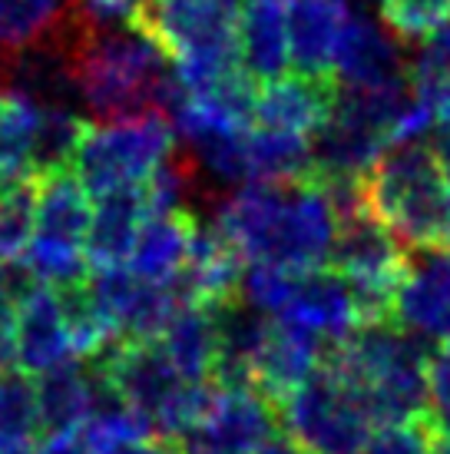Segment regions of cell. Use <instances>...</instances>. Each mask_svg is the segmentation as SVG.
<instances>
[{
    "mask_svg": "<svg viewBox=\"0 0 450 454\" xmlns=\"http://www.w3.org/2000/svg\"><path fill=\"white\" fill-rule=\"evenodd\" d=\"M215 226L249 265L305 276L331 262L338 209L318 179L249 183L222 202Z\"/></svg>",
    "mask_w": 450,
    "mask_h": 454,
    "instance_id": "cell-1",
    "label": "cell"
},
{
    "mask_svg": "<svg viewBox=\"0 0 450 454\" xmlns=\"http://www.w3.org/2000/svg\"><path fill=\"white\" fill-rule=\"evenodd\" d=\"M97 379L120 398L123 404L136 408L143 415L156 418L169 398H173L182 379L169 365L159 341H129L120 339L97 358Z\"/></svg>",
    "mask_w": 450,
    "mask_h": 454,
    "instance_id": "cell-11",
    "label": "cell"
},
{
    "mask_svg": "<svg viewBox=\"0 0 450 454\" xmlns=\"http://www.w3.org/2000/svg\"><path fill=\"white\" fill-rule=\"evenodd\" d=\"M57 299H60L63 325H66V335H70L74 355L100 358L112 341H120V335H116L110 325V318L103 316L100 302L93 299L89 282L60 286V289H57Z\"/></svg>",
    "mask_w": 450,
    "mask_h": 454,
    "instance_id": "cell-26",
    "label": "cell"
},
{
    "mask_svg": "<svg viewBox=\"0 0 450 454\" xmlns=\"http://www.w3.org/2000/svg\"><path fill=\"white\" fill-rule=\"evenodd\" d=\"M17 362V305L0 292V372Z\"/></svg>",
    "mask_w": 450,
    "mask_h": 454,
    "instance_id": "cell-35",
    "label": "cell"
},
{
    "mask_svg": "<svg viewBox=\"0 0 450 454\" xmlns=\"http://www.w3.org/2000/svg\"><path fill=\"white\" fill-rule=\"evenodd\" d=\"M166 53L139 34H106L87 27L66 57L80 97L100 120L120 123L169 114L179 80Z\"/></svg>",
    "mask_w": 450,
    "mask_h": 454,
    "instance_id": "cell-2",
    "label": "cell"
},
{
    "mask_svg": "<svg viewBox=\"0 0 450 454\" xmlns=\"http://www.w3.org/2000/svg\"><path fill=\"white\" fill-rule=\"evenodd\" d=\"M335 103L338 83L331 76H278L255 90L252 127L314 143L335 114Z\"/></svg>",
    "mask_w": 450,
    "mask_h": 454,
    "instance_id": "cell-12",
    "label": "cell"
},
{
    "mask_svg": "<svg viewBox=\"0 0 450 454\" xmlns=\"http://www.w3.org/2000/svg\"><path fill=\"white\" fill-rule=\"evenodd\" d=\"M40 176L0 186V265L20 262L37 232Z\"/></svg>",
    "mask_w": 450,
    "mask_h": 454,
    "instance_id": "cell-28",
    "label": "cell"
},
{
    "mask_svg": "<svg viewBox=\"0 0 450 454\" xmlns=\"http://www.w3.org/2000/svg\"><path fill=\"white\" fill-rule=\"evenodd\" d=\"M255 454H305V451H301L299 444L288 438L285 431H275V434H272L268 442L255 448Z\"/></svg>",
    "mask_w": 450,
    "mask_h": 454,
    "instance_id": "cell-38",
    "label": "cell"
},
{
    "mask_svg": "<svg viewBox=\"0 0 450 454\" xmlns=\"http://www.w3.org/2000/svg\"><path fill=\"white\" fill-rule=\"evenodd\" d=\"M335 80H341L345 90H388L411 83V70L404 67L394 34L377 24L358 0L338 47Z\"/></svg>",
    "mask_w": 450,
    "mask_h": 454,
    "instance_id": "cell-13",
    "label": "cell"
},
{
    "mask_svg": "<svg viewBox=\"0 0 450 454\" xmlns=\"http://www.w3.org/2000/svg\"><path fill=\"white\" fill-rule=\"evenodd\" d=\"M427 421L450 438V341L427 352Z\"/></svg>",
    "mask_w": 450,
    "mask_h": 454,
    "instance_id": "cell-32",
    "label": "cell"
},
{
    "mask_svg": "<svg viewBox=\"0 0 450 454\" xmlns=\"http://www.w3.org/2000/svg\"><path fill=\"white\" fill-rule=\"evenodd\" d=\"M37 434V381L27 372H0V454L30 448Z\"/></svg>",
    "mask_w": 450,
    "mask_h": 454,
    "instance_id": "cell-27",
    "label": "cell"
},
{
    "mask_svg": "<svg viewBox=\"0 0 450 454\" xmlns=\"http://www.w3.org/2000/svg\"><path fill=\"white\" fill-rule=\"evenodd\" d=\"M93 385H97V404L87 425L80 428V442L87 444L93 454H123L136 444H146L156 438L152 421L143 411L123 404L112 395L93 372Z\"/></svg>",
    "mask_w": 450,
    "mask_h": 454,
    "instance_id": "cell-25",
    "label": "cell"
},
{
    "mask_svg": "<svg viewBox=\"0 0 450 454\" xmlns=\"http://www.w3.org/2000/svg\"><path fill=\"white\" fill-rule=\"evenodd\" d=\"M57 0H0V51L34 47L57 24Z\"/></svg>",
    "mask_w": 450,
    "mask_h": 454,
    "instance_id": "cell-30",
    "label": "cell"
},
{
    "mask_svg": "<svg viewBox=\"0 0 450 454\" xmlns=\"http://www.w3.org/2000/svg\"><path fill=\"white\" fill-rule=\"evenodd\" d=\"M275 322L308 335L328 355L361 325V312L348 278H341L335 269H318V272L299 276L295 292L275 316Z\"/></svg>",
    "mask_w": 450,
    "mask_h": 454,
    "instance_id": "cell-10",
    "label": "cell"
},
{
    "mask_svg": "<svg viewBox=\"0 0 450 454\" xmlns=\"http://www.w3.org/2000/svg\"><path fill=\"white\" fill-rule=\"evenodd\" d=\"M394 325L421 341H450V253H411L394 299Z\"/></svg>",
    "mask_w": 450,
    "mask_h": 454,
    "instance_id": "cell-14",
    "label": "cell"
},
{
    "mask_svg": "<svg viewBox=\"0 0 450 454\" xmlns=\"http://www.w3.org/2000/svg\"><path fill=\"white\" fill-rule=\"evenodd\" d=\"M40 123H43V103L27 93H0V186L17 179H34L37 160Z\"/></svg>",
    "mask_w": 450,
    "mask_h": 454,
    "instance_id": "cell-24",
    "label": "cell"
},
{
    "mask_svg": "<svg viewBox=\"0 0 450 454\" xmlns=\"http://www.w3.org/2000/svg\"><path fill=\"white\" fill-rule=\"evenodd\" d=\"M431 454H450V438L434 434V438H431Z\"/></svg>",
    "mask_w": 450,
    "mask_h": 454,
    "instance_id": "cell-40",
    "label": "cell"
},
{
    "mask_svg": "<svg viewBox=\"0 0 450 454\" xmlns=\"http://www.w3.org/2000/svg\"><path fill=\"white\" fill-rule=\"evenodd\" d=\"M278 418L305 454H361L375 431L358 391L325 365L288 395Z\"/></svg>",
    "mask_w": 450,
    "mask_h": 454,
    "instance_id": "cell-7",
    "label": "cell"
},
{
    "mask_svg": "<svg viewBox=\"0 0 450 454\" xmlns=\"http://www.w3.org/2000/svg\"><path fill=\"white\" fill-rule=\"evenodd\" d=\"M381 20L398 40L424 43L450 24V0H381Z\"/></svg>",
    "mask_w": 450,
    "mask_h": 454,
    "instance_id": "cell-31",
    "label": "cell"
},
{
    "mask_svg": "<svg viewBox=\"0 0 450 454\" xmlns=\"http://www.w3.org/2000/svg\"><path fill=\"white\" fill-rule=\"evenodd\" d=\"M87 282L112 332L129 341H159L173 318L186 309L175 282H146L129 269L89 272Z\"/></svg>",
    "mask_w": 450,
    "mask_h": 454,
    "instance_id": "cell-8",
    "label": "cell"
},
{
    "mask_svg": "<svg viewBox=\"0 0 450 454\" xmlns=\"http://www.w3.org/2000/svg\"><path fill=\"white\" fill-rule=\"evenodd\" d=\"M43 454H93V451L80 442V434H63V438L43 442Z\"/></svg>",
    "mask_w": 450,
    "mask_h": 454,
    "instance_id": "cell-37",
    "label": "cell"
},
{
    "mask_svg": "<svg viewBox=\"0 0 450 454\" xmlns=\"http://www.w3.org/2000/svg\"><path fill=\"white\" fill-rule=\"evenodd\" d=\"M361 202L404 249L450 253V186L421 139L381 153L361 179Z\"/></svg>",
    "mask_w": 450,
    "mask_h": 454,
    "instance_id": "cell-4",
    "label": "cell"
},
{
    "mask_svg": "<svg viewBox=\"0 0 450 454\" xmlns=\"http://www.w3.org/2000/svg\"><path fill=\"white\" fill-rule=\"evenodd\" d=\"M245 282V259L232 242L222 236L219 226H199L192 236V249L175 278L186 305H219L238 302Z\"/></svg>",
    "mask_w": 450,
    "mask_h": 454,
    "instance_id": "cell-15",
    "label": "cell"
},
{
    "mask_svg": "<svg viewBox=\"0 0 450 454\" xmlns=\"http://www.w3.org/2000/svg\"><path fill=\"white\" fill-rule=\"evenodd\" d=\"M354 0H288V47L301 74L335 80L338 47Z\"/></svg>",
    "mask_w": 450,
    "mask_h": 454,
    "instance_id": "cell-17",
    "label": "cell"
},
{
    "mask_svg": "<svg viewBox=\"0 0 450 454\" xmlns=\"http://www.w3.org/2000/svg\"><path fill=\"white\" fill-rule=\"evenodd\" d=\"M70 362H74V348L63 325L57 289L37 286L17 305V365L27 375H47Z\"/></svg>",
    "mask_w": 450,
    "mask_h": 454,
    "instance_id": "cell-19",
    "label": "cell"
},
{
    "mask_svg": "<svg viewBox=\"0 0 450 454\" xmlns=\"http://www.w3.org/2000/svg\"><path fill=\"white\" fill-rule=\"evenodd\" d=\"M150 219L152 213L150 202H146V192H143V183L97 196V209H93L87 236L89 269L93 272L126 269L139 242V232Z\"/></svg>",
    "mask_w": 450,
    "mask_h": 454,
    "instance_id": "cell-16",
    "label": "cell"
},
{
    "mask_svg": "<svg viewBox=\"0 0 450 454\" xmlns=\"http://www.w3.org/2000/svg\"><path fill=\"white\" fill-rule=\"evenodd\" d=\"M146 0H76L80 13L93 27H129L136 24L139 11Z\"/></svg>",
    "mask_w": 450,
    "mask_h": 454,
    "instance_id": "cell-34",
    "label": "cell"
},
{
    "mask_svg": "<svg viewBox=\"0 0 450 454\" xmlns=\"http://www.w3.org/2000/svg\"><path fill=\"white\" fill-rule=\"evenodd\" d=\"M7 454H43V451H37V448L30 444V448H17V451H7Z\"/></svg>",
    "mask_w": 450,
    "mask_h": 454,
    "instance_id": "cell-41",
    "label": "cell"
},
{
    "mask_svg": "<svg viewBox=\"0 0 450 454\" xmlns=\"http://www.w3.org/2000/svg\"><path fill=\"white\" fill-rule=\"evenodd\" d=\"M411 90L434 120H450V24L421 43V53L411 64Z\"/></svg>",
    "mask_w": 450,
    "mask_h": 454,
    "instance_id": "cell-29",
    "label": "cell"
},
{
    "mask_svg": "<svg viewBox=\"0 0 450 454\" xmlns=\"http://www.w3.org/2000/svg\"><path fill=\"white\" fill-rule=\"evenodd\" d=\"M37 404H40V431L43 438H63V434H76L87 425L97 404V385L93 375L80 372L70 365H60L40 375L37 381Z\"/></svg>",
    "mask_w": 450,
    "mask_h": 454,
    "instance_id": "cell-22",
    "label": "cell"
},
{
    "mask_svg": "<svg viewBox=\"0 0 450 454\" xmlns=\"http://www.w3.org/2000/svg\"><path fill=\"white\" fill-rule=\"evenodd\" d=\"M173 150L175 127L166 114L103 123V127L87 123L74 156V173L87 186V192L103 196L146 183L152 169L173 156Z\"/></svg>",
    "mask_w": 450,
    "mask_h": 454,
    "instance_id": "cell-5",
    "label": "cell"
},
{
    "mask_svg": "<svg viewBox=\"0 0 450 454\" xmlns=\"http://www.w3.org/2000/svg\"><path fill=\"white\" fill-rule=\"evenodd\" d=\"M322 365L358 391L375 428L427 418V348L394 322L358 325Z\"/></svg>",
    "mask_w": 450,
    "mask_h": 454,
    "instance_id": "cell-3",
    "label": "cell"
},
{
    "mask_svg": "<svg viewBox=\"0 0 450 454\" xmlns=\"http://www.w3.org/2000/svg\"><path fill=\"white\" fill-rule=\"evenodd\" d=\"M238 57L255 87L285 76L291 64V47H288V17L282 0H249V7L238 17Z\"/></svg>",
    "mask_w": 450,
    "mask_h": 454,
    "instance_id": "cell-20",
    "label": "cell"
},
{
    "mask_svg": "<svg viewBox=\"0 0 450 454\" xmlns=\"http://www.w3.org/2000/svg\"><path fill=\"white\" fill-rule=\"evenodd\" d=\"M434 428L431 421H407V425H384L375 428L361 454H431Z\"/></svg>",
    "mask_w": 450,
    "mask_h": 454,
    "instance_id": "cell-33",
    "label": "cell"
},
{
    "mask_svg": "<svg viewBox=\"0 0 450 454\" xmlns=\"http://www.w3.org/2000/svg\"><path fill=\"white\" fill-rule=\"evenodd\" d=\"M282 425L278 408L255 388H219L209 418L186 434L179 448L186 454H255Z\"/></svg>",
    "mask_w": 450,
    "mask_h": 454,
    "instance_id": "cell-9",
    "label": "cell"
},
{
    "mask_svg": "<svg viewBox=\"0 0 450 454\" xmlns=\"http://www.w3.org/2000/svg\"><path fill=\"white\" fill-rule=\"evenodd\" d=\"M169 365L182 381H213L219 362V325L206 305H186L159 339Z\"/></svg>",
    "mask_w": 450,
    "mask_h": 454,
    "instance_id": "cell-23",
    "label": "cell"
},
{
    "mask_svg": "<svg viewBox=\"0 0 450 454\" xmlns=\"http://www.w3.org/2000/svg\"><path fill=\"white\" fill-rule=\"evenodd\" d=\"M322 362H325V348L318 341L278 325L272 318V328L252 362V388L265 395L275 408H282V402L312 379Z\"/></svg>",
    "mask_w": 450,
    "mask_h": 454,
    "instance_id": "cell-18",
    "label": "cell"
},
{
    "mask_svg": "<svg viewBox=\"0 0 450 454\" xmlns=\"http://www.w3.org/2000/svg\"><path fill=\"white\" fill-rule=\"evenodd\" d=\"M196 229H199V219L189 209L152 215L139 232V242L126 269L146 282H175L189 259Z\"/></svg>",
    "mask_w": 450,
    "mask_h": 454,
    "instance_id": "cell-21",
    "label": "cell"
},
{
    "mask_svg": "<svg viewBox=\"0 0 450 454\" xmlns=\"http://www.w3.org/2000/svg\"><path fill=\"white\" fill-rule=\"evenodd\" d=\"M123 454H186L175 442H166V438H152L146 444H136V448H129Z\"/></svg>",
    "mask_w": 450,
    "mask_h": 454,
    "instance_id": "cell-39",
    "label": "cell"
},
{
    "mask_svg": "<svg viewBox=\"0 0 450 454\" xmlns=\"http://www.w3.org/2000/svg\"><path fill=\"white\" fill-rule=\"evenodd\" d=\"M89 192L74 169L40 179L37 232L27 249V265L43 286H74L87 282V236H89Z\"/></svg>",
    "mask_w": 450,
    "mask_h": 454,
    "instance_id": "cell-6",
    "label": "cell"
},
{
    "mask_svg": "<svg viewBox=\"0 0 450 454\" xmlns=\"http://www.w3.org/2000/svg\"><path fill=\"white\" fill-rule=\"evenodd\" d=\"M431 153H434L440 173H444V179H447V186H450V120H444V123L434 129V137H431Z\"/></svg>",
    "mask_w": 450,
    "mask_h": 454,
    "instance_id": "cell-36",
    "label": "cell"
}]
</instances>
